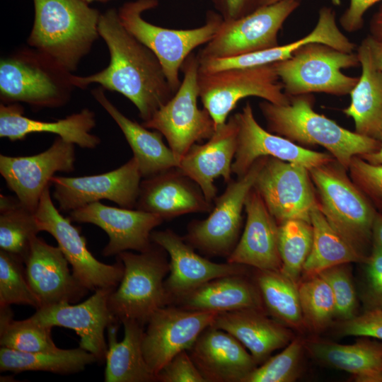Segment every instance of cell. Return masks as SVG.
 Here are the masks:
<instances>
[{"instance_id": "obj_1", "label": "cell", "mask_w": 382, "mask_h": 382, "mask_svg": "<svg viewBox=\"0 0 382 382\" xmlns=\"http://www.w3.org/2000/svg\"><path fill=\"white\" fill-rule=\"evenodd\" d=\"M98 33L107 45L110 62L91 75L72 74L73 85L85 88L98 83L103 89L118 92L136 106L143 122L148 121L175 94L160 62L125 28L118 10L110 8L100 13Z\"/></svg>"}, {"instance_id": "obj_2", "label": "cell", "mask_w": 382, "mask_h": 382, "mask_svg": "<svg viewBox=\"0 0 382 382\" xmlns=\"http://www.w3.org/2000/svg\"><path fill=\"white\" fill-rule=\"evenodd\" d=\"M314 103L313 94H302L289 97V103L285 105L264 100L259 108L269 132L306 148L323 146L347 170L354 156L380 148V140L352 132L318 113Z\"/></svg>"}, {"instance_id": "obj_3", "label": "cell", "mask_w": 382, "mask_h": 382, "mask_svg": "<svg viewBox=\"0 0 382 382\" xmlns=\"http://www.w3.org/2000/svg\"><path fill=\"white\" fill-rule=\"evenodd\" d=\"M33 1L28 45L72 73L100 36V13L83 0Z\"/></svg>"}, {"instance_id": "obj_4", "label": "cell", "mask_w": 382, "mask_h": 382, "mask_svg": "<svg viewBox=\"0 0 382 382\" xmlns=\"http://www.w3.org/2000/svg\"><path fill=\"white\" fill-rule=\"evenodd\" d=\"M72 74L34 48L20 49L1 59V101L25 103L35 109L62 107L75 88Z\"/></svg>"}, {"instance_id": "obj_5", "label": "cell", "mask_w": 382, "mask_h": 382, "mask_svg": "<svg viewBox=\"0 0 382 382\" xmlns=\"http://www.w3.org/2000/svg\"><path fill=\"white\" fill-rule=\"evenodd\" d=\"M335 160L309 170L318 204L332 226L362 256L372 243L373 204Z\"/></svg>"}, {"instance_id": "obj_6", "label": "cell", "mask_w": 382, "mask_h": 382, "mask_svg": "<svg viewBox=\"0 0 382 382\" xmlns=\"http://www.w3.org/2000/svg\"><path fill=\"white\" fill-rule=\"evenodd\" d=\"M158 4V0L127 1L118 9V14L125 28L156 56L175 93L182 81L180 71L183 62L194 49L213 38L223 18L220 13L210 11L202 26L191 29L166 28L149 23L142 17L144 11Z\"/></svg>"}, {"instance_id": "obj_7", "label": "cell", "mask_w": 382, "mask_h": 382, "mask_svg": "<svg viewBox=\"0 0 382 382\" xmlns=\"http://www.w3.org/2000/svg\"><path fill=\"white\" fill-rule=\"evenodd\" d=\"M167 254L153 242L146 251H124L117 255L124 273L110 294L108 306L120 323L134 320L144 326L156 310L170 304L164 286V278L170 271Z\"/></svg>"}, {"instance_id": "obj_8", "label": "cell", "mask_w": 382, "mask_h": 382, "mask_svg": "<svg viewBox=\"0 0 382 382\" xmlns=\"http://www.w3.org/2000/svg\"><path fill=\"white\" fill-rule=\"evenodd\" d=\"M273 65L289 97L314 93L343 96L350 93L359 77L346 75L342 70L357 67L360 63L357 52L309 42Z\"/></svg>"}, {"instance_id": "obj_9", "label": "cell", "mask_w": 382, "mask_h": 382, "mask_svg": "<svg viewBox=\"0 0 382 382\" xmlns=\"http://www.w3.org/2000/svg\"><path fill=\"white\" fill-rule=\"evenodd\" d=\"M199 67L197 55L192 52L181 66L183 79L178 91L150 120L141 123L166 139L179 163L193 144L209 139L216 131L209 112L197 105Z\"/></svg>"}, {"instance_id": "obj_10", "label": "cell", "mask_w": 382, "mask_h": 382, "mask_svg": "<svg viewBox=\"0 0 382 382\" xmlns=\"http://www.w3.org/2000/svg\"><path fill=\"white\" fill-rule=\"evenodd\" d=\"M199 98L216 129L224 125L238 102L255 96L278 105L289 103L273 64L215 72L199 70Z\"/></svg>"}, {"instance_id": "obj_11", "label": "cell", "mask_w": 382, "mask_h": 382, "mask_svg": "<svg viewBox=\"0 0 382 382\" xmlns=\"http://www.w3.org/2000/svg\"><path fill=\"white\" fill-rule=\"evenodd\" d=\"M267 158H259L244 175L228 183L223 194L215 199L207 219L188 225L183 238L188 244L210 256L227 258L230 255L239 241L247 195Z\"/></svg>"}, {"instance_id": "obj_12", "label": "cell", "mask_w": 382, "mask_h": 382, "mask_svg": "<svg viewBox=\"0 0 382 382\" xmlns=\"http://www.w3.org/2000/svg\"><path fill=\"white\" fill-rule=\"evenodd\" d=\"M300 5V0H282L237 19H223L215 35L197 53L199 61L235 57L279 45V30Z\"/></svg>"}, {"instance_id": "obj_13", "label": "cell", "mask_w": 382, "mask_h": 382, "mask_svg": "<svg viewBox=\"0 0 382 382\" xmlns=\"http://www.w3.org/2000/svg\"><path fill=\"white\" fill-rule=\"evenodd\" d=\"M48 185L44 190L35 217L40 231H46L57 241L66 259L72 267V274L86 289H115L120 283L124 265L121 260L113 265L97 260L89 251L86 240L80 231L64 217L54 206Z\"/></svg>"}, {"instance_id": "obj_14", "label": "cell", "mask_w": 382, "mask_h": 382, "mask_svg": "<svg viewBox=\"0 0 382 382\" xmlns=\"http://www.w3.org/2000/svg\"><path fill=\"white\" fill-rule=\"evenodd\" d=\"M253 188L278 225L291 219L311 222L310 214L317 197L309 170L305 166L267 156Z\"/></svg>"}, {"instance_id": "obj_15", "label": "cell", "mask_w": 382, "mask_h": 382, "mask_svg": "<svg viewBox=\"0 0 382 382\" xmlns=\"http://www.w3.org/2000/svg\"><path fill=\"white\" fill-rule=\"evenodd\" d=\"M216 315L173 304L156 310L142 338L143 355L152 374L156 376L176 354L189 351L202 331L212 325Z\"/></svg>"}, {"instance_id": "obj_16", "label": "cell", "mask_w": 382, "mask_h": 382, "mask_svg": "<svg viewBox=\"0 0 382 382\" xmlns=\"http://www.w3.org/2000/svg\"><path fill=\"white\" fill-rule=\"evenodd\" d=\"M141 173L132 157L119 168L106 173L81 177L54 175L51 179L53 197L63 212L101 199L112 201L120 207L135 209L139 193Z\"/></svg>"}, {"instance_id": "obj_17", "label": "cell", "mask_w": 382, "mask_h": 382, "mask_svg": "<svg viewBox=\"0 0 382 382\" xmlns=\"http://www.w3.org/2000/svg\"><path fill=\"white\" fill-rule=\"evenodd\" d=\"M75 160V145L57 137L48 149L35 155L1 154L0 173L21 204L35 213L54 174L72 172Z\"/></svg>"}, {"instance_id": "obj_18", "label": "cell", "mask_w": 382, "mask_h": 382, "mask_svg": "<svg viewBox=\"0 0 382 382\" xmlns=\"http://www.w3.org/2000/svg\"><path fill=\"white\" fill-rule=\"evenodd\" d=\"M234 115L238 132L231 169L237 177L244 175L254 162L263 156L297 163L308 170L335 161L329 153L311 150L265 129L257 122L250 102Z\"/></svg>"}, {"instance_id": "obj_19", "label": "cell", "mask_w": 382, "mask_h": 382, "mask_svg": "<svg viewBox=\"0 0 382 382\" xmlns=\"http://www.w3.org/2000/svg\"><path fill=\"white\" fill-rule=\"evenodd\" d=\"M71 221L88 223L102 228L109 241L102 251L105 257L133 250H148L153 245L151 235L164 220L139 210L108 206L96 202L69 212Z\"/></svg>"}, {"instance_id": "obj_20", "label": "cell", "mask_w": 382, "mask_h": 382, "mask_svg": "<svg viewBox=\"0 0 382 382\" xmlns=\"http://www.w3.org/2000/svg\"><path fill=\"white\" fill-rule=\"evenodd\" d=\"M114 289H98L85 301L75 305L62 302L40 307L29 318L51 328L60 326L74 330L80 337L79 347L101 361L105 359L108 350L105 330L118 321L108 306L110 294Z\"/></svg>"}, {"instance_id": "obj_21", "label": "cell", "mask_w": 382, "mask_h": 382, "mask_svg": "<svg viewBox=\"0 0 382 382\" xmlns=\"http://www.w3.org/2000/svg\"><path fill=\"white\" fill-rule=\"evenodd\" d=\"M152 242L162 247L170 257V271L164 286L170 304L176 299L214 279L245 274L246 265L216 263L196 253L194 248L173 231H153Z\"/></svg>"}, {"instance_id": "obj_22", "label": "cell", "mask_w": 382, "mask_h": 382, "mask_svg": "<svg viewBox=\"0 0 382 382\" xmlns=\"http://www.w3.org/2000/svg\"><path fill=\"white\" fill-rule=\"evenodd\" d=\"M60 248L35 236L25 262L28 284L40 307L75 303L88 292L74 277Z\"/></svg>"}, {"instance_id": "obj_23", "label": "cell", "mask_w": 382, "mask_h": 382, "mask_svg": "<svg viewBox=\"0 0 382 382\" xmlns=\"http://www.w3.org/2000/svg\"><path fill=\"white\" fill-rule=\"evenodd\" d=\"M213 207L195 182L173 168L141 180L135 209L168 220L190 213L209 212Z\"/></svg>"}, {"instance_id": "obj_24", "label": "cell", "mask_w": 382, "mask_h": 382, "mask_svg": "<svg viewBox=\"0 0 382 382\" xmlns=\"http://www.w3.org/2000/svg\"><path fill=\"white\" fill-rule=\"evenodd\" d=\"M237 132V121L233 115L207 142L193 144L180 161L178 168L198 185L210 203L216 198L214 180L222 177L227 183L232 180Z\"/></svg>"}, {"instance_id": "obj_25", "label": "cell", "mask_w": 382, "mask_h": 382, "mask_svg": "<svg viewBox=\"0 0 382 382\" xmlns=\"http://www.w3.org/2000/svg\"><path fill=\"white\" fill-rule=\"evenodd\" d=\"M244 209L245 228L227 262L258 270H281L279 225L253 187L247 195Z\"/></svg>"}, {"instance_id": "obj_26", "label": "cell", "mask_w": 382, "mask_h": 382, "mask_svg": "<svg viewBox=\"0 0 382 382\" xmlns=\"http://www.w3.org/2000/svg\"><path fill=\"white\" fill-rule=\"evenodd\" d=\"M188 352L206 382H243L257 367L236 337L212 325L202 331Z\"/></svg>"}, {"instance_id": "obj_27", "label": "cell", "mask_w": 382, "mask_h": 382, "mask_svg": "<svg viewBox=\"0 0 382 382\" xmlns=\"http://www.w3.org/2000/svg\"><path fill=\"white\" fill-rule=\"evenodd\" d=\"M320 42L346 52L356 51L357 45L339 28L336 12L330 7L323 6L318 11L317 23L305 36L291 42L245 54L199 61V70L215 72L236 68H250L274 64L290 57L303 45Z\"/></svg>"}, {"instance_id": "obj_28", "label": "cell", "mask_w": 382, "mask_h": 382, "mask_svg": "<svg viewBox=\"0 0 382 382\" xmlns=\"http://www.w3.org/2000/svg\"><path fill=\"white\" fill-rule=\"evenodd\" d=\"M18 103L0 105V137L11 141L24 139L28 134L48 132L84 149H95L100 139L91 133L96 120L93 111L83 108L64 118L53 122L36 120L23 115Z\"/></svg>"}, {"instance_id": "obj_29", "label": "cell", "mask_w": 382, "mask_h": 382, "mask_svg": "<svg viewBox=\"0 0 382 382\" xmlns=\"http://www.w3.org/2000/svg\"><path fill=\"white\" fill-rule=\"evenodd\" d=\"M212 326L236 337L256 364L265 362L275 350L284 348L293 339L287 326L268 318L264 308H244L217 313Z\"/></svg>"}, {"instance_id": "obj_30", "label": "cell", "mask_w": 382, "mask_h": 382, "mask_svg": "<svg viewBox=\"0 0 382 382\" xmlns=\"http://www.w3.org/2000/svg\"><path fill=\"white\" fill-rule=\"evenodd\" d=\"M91 94L123 133L142 178L152 177L178 167L179 161L172 149L165 144L159 132L150 131L142 124L125 116L109 100L102 87L93 89Z\"/></svg>"}, {"instance_id": "obj_31", "label": "cell", "mask_w": 382, "mask_h": 382, "mask_svg": "<svg viewBox=\"0 0 382 382\" xmlns=\"http://www.w3.org/2000/svg\"><path fill=\"white\" fill-rule=\"evenodd\" d=\"M361 73L351 91L350 103L342 110L352 118L354 132L380 140L382 136V71L374 64L365 38L357 46Z\"/></svg>"}, {"instance_id": "obj_32", "label": "cell", "mask_w": 382, "mask_h": 382, "mask_svg": "<svg viewBox=\"0 0 382 382\" xmlns=\"http://www.w3.org/2000/svg\"><path fill=\"white\" fill-rule=\"evenodd\" d=\"M233 274L210 280L174 300L187 310L222 313L244 308H264L259 289L245 278Z\"/></svg>"}, {"instance_id": "obj_33", "label": "cell", "mask_w": 382, "mask_h": 382, "mask_svg": "<svg viewBox=\"0 0 382 382\" xmlns=\"http://www.w3.org/2000/svg\"><path fill=\"white\" fill-rule=\"evenodd\" d=\"M361 339L350 345L314 340L305 345L317 360L346 371L357 382H382V344Z\"/></svg>"}, {"instance_id": "obj_34", "label": "cell", "mask_w": 382, "mask_h": 382, "mask_svg": "<svg viewBox=\"0 0 382 382\" xmlns=\"http://www.w3.org/2000/svg\"><path fill=\"white\" fill-rule=\"evenodd\" d=\"M110 324L108 329V350L105 355V382H151L156 376L150 371L143 355L144 325L125 320V335L121 342L117 340L118 324Z\"/></svg>"}, {"instance_id": "obj_35", "label": "cell", "mask_w": 382, "mask_h": 382, "mask_svg": "<svg viewBox=\"0 0 382 382\" xmlns=\"http://www.w3.org/2000/svg\"><path fill=\"white\" fill-rule=\"evenodd\" d=\"M313 228L311 253L305 262L306 277L318 274L331 267L352 262H366L360 255L332 226L320 209L318 201L310 214Z\"/></svg>"}, {"instance_id": "obj_36", "label": "cell", "mask_w": 382, "mask_h": 382, "mask_svg": "<svg viewBox=\"0 0 382 382\" xmlns=\"http://www.w3.org/2000/svg\"><path fill=\"white\" fill-rule=\"evenodd\" d=\"M98 361L93 354L81 347L40 352H23L4 347L0 349L1 371H42L69 374L80 372Z\"/></svg>"}, {"instance_id": "obj_37", "label": "cell", "mask_w": 382, "mask_h": 382, "mask_svg": "<svg viewBox=\"0 0 382 382\" xmlns=\"http://www.w3.org/2000/svg\"><path fill=\"white\" fill-rule=\"evenodd\" d=\"M257 270L255 284L269 313L287 327H305L298 284L281 270Z\"/></svg>"}, {"instance_id": "obj_38", "label": "cell", "mask_w": 382, "mask_h": 382, "mask_svg": "<svg viewBox=\"0 0 382 382\" xmlns=\"http://www.w3.org/2000/svg\"><path fill=\"white\" fill-rule=\"evenodd\" d=\"M40 232L35 213L16 196L0 195V248L25 262L33 239Z\"/></svg>"}, {"instance_id": "obj_39", "label": "cell", "mask_w": 382, "mask_h": 382, "mask_svg": "<svg viewBox=\"0 0 382 382\" xmlns=\"http://www.w3.org/2000/svg\"><path fill=\"white\" fill-rule=\"evenodd\" d=\"M52 328L29 318L15 320L10 306L0 308V345L23 352H52L59 349L51 337Z\"/></svg>"}, {"instance_id": "obj_40", "label": "cell", "mask_w": 382, "mask_h": 382, "mask_svg": "<svg viewBox=\"0 0 382 382\" xmlns=\"http://www.w3.org/2000/svg\"><path fill=\"white\" fill-rule=\"evenodd\" d=\"M313 228L311 222L291 219L279 224L278 245L281 272L299 284L305 262L311 253Z\"/></svg>"}, {"instance_id": "obj_41", "label": "cell", "mask_w": 382, "mask_h": 382, "mask_svg": "<svg viewBox=\"0 0 382 382\" xmlns=\"http://www.w3.org/2000/svg\"><path fill=\"white\" fill-rule=\"evenodd\" d=\"M304 325L315 332L327 328L336 317L332 291L320 274L306 277L298 284Z\"/></svg>"}, {"instance_id": "obj_42", "label": "cell", "mask_w": 382, "mask_h": 382, "mask_svg": "<svg viewBox=\"0 0 382 382\" xmlns=\"http://www.w3.org/2000/svg\"><path fill=\"white\" fill-rule=\"evenodd\" d=\"M24 261L18 256L0 250V308L12 304L40 307L25 274Z\"/></svg>"}, {"instance_id": "obj_43", "label": "cell", "mask_w": 382, "mask_h": 382, "mask_svg": "<svg viewBox=\"0 0 382 382\" xmlns=\"http://www.w3.org/2000/svg\"><path fill=\"white\" fill-rule=\"evenodd\" d=\"M305 347L300 338L293 339L277 355L256 367L243 382H291L299 374V364Z\"/></svg>"}, {"instance_id": "obj_44", "label": "cell", "mask_w": 382, "mask_h": 382, "mask_svg": "<svg viewBox=\"0 0 382 382\" xmlns=\"http://www.w3.org/2000/svg\"><path fill=\"white\" fill-rule=\"evenodd\" d=\"M349 264L335 265L318 274L330 286L336 305V317L342 321L356 316L357 307V296L351 277Z\"/></svg>"}, {"instance_id": "obj_45", "label": "cell", "mask_w": 382, "mask_h": 382, "mask_svg": "<svg viewBox=\"0 0 382 382\" xmlns=\"http://www.w3.org/2000/svg\"><path fill=\"white\" fill-rule=\"evenodd\" d=\"M347 171L354 184L382 211V165L372 164L356 156Z\"/></svg>"}, {"instance_id": "obj_46", "label": "cell", "mask_w": 382, "mask_h": 382, "mask_svg": "<svg viewBox=\"0 0 382 382\" xmlns=\"http://www.w3.org/2000/svg\"><path fill=\"white\" fill-rule=\"evenodd\" d=\"M161 382H206L192 361L188 351H183L171 359L156 375Z\"/></svg>"}, {"instance_id": "obj_47", "label": "cell", "mask_w": 382, "mask_h": 382, "mask_svg": "<svg viewBox=\"0 0 382 382\" xmlns=\"http://www.w3.org/2000/svg\"><path fill=\"white\" fill-rule=\"evenodd\" d=\"M340 333L382 340V308H371L364 313L342 321Z\"/></svg>"}, {"instance_id": "obj_48", "label": "cell", "mask_w": 382, "mask_h": 382, "mask_svg": "<svg viewBox=\"0 0 382 382\" xmlns=\"http://www.w3.org/2000/svg\"><path fill=\"white\" fill-rule=\"evenodd\" d=\"M365 263L369 301L371 308H382V250L372 244Z\"/></svg>"}, {"instance_id": "obj_49", "label": "cell", "mask_w": 382, "mask_h": 382, "mask_svg": "<svg viewBox=\"0 0 382 382\" xmlns=\"http://www.w3.org/2000/svg\"><path fill=\"white\" fill-rule=\"evenodd\" d=\"M382 0H349V6L340 17L341 28L347 33L360 30L364 25V15L374 4Z\"/></svg>"}, {"instance_id": "obj_50", "label": "cell", "mask_w": 382, "mask_h": 382, "mask_svg": "<svg viewBox=\"0 0 382 382\" xmlns=\"http://www.w3.org/2000/svg\"><path fill=\"white\" fill-rule=\"evenodd\" d=\"M262 0H213L224 20L246 16L259 7Z\"/></svg>"}, {"instance_id": "obj_51", "label": "cell", "mask_w": 382, "mask_h": 382, "mask_svg": "<svg viewBox=\"0 0 382 382\" xmlns=\"http://www.w3.org/2000/svg\"><path fill=\"white\" fill-rule=\"evenodd\" d=\"M365 40L369 45L374 66L382 71V38H376L369 35Z\"/></svg>"}, {"instance_id": "obj_52", "label": "cell", "mask_w": 382, "mask_h": 382, "mask_svg": "<svg viewBox=\"0 0 382 382\" xmlns=\"http://www.w3.org/2000/svg\"><path fill=\"white\" fill-rule=\"evenodd\" d=\"M369 33L374 37L382 38V3L371 18Z\"/></svg>"}, {"instance_id": "obj_53", "label": "cell", "mask_w": 382, "mask_h": 382, "mask_svg": "<svg viewBox=\"0 0 382 382\" xmlns=\"http://www.w3.org/2000/svg\"><path fill=\"white\" fill-rule=\"evenodd\" d=\"M372 244L382 250V213L376 212L372 228Z\"/></svg>"}, {"instance_id": "obj_54", "label": "cell", "mask_w": 382, "mask_h": 382, "mask_svg": "<svg viewBox=\"0 0 382 382\" xmlns=\"http://www.w3.org/2000/svg\"><path fill=\"white\" fill-rule=\"evenodd\" d=\"M380 141L381 146L377 151L359 156L372 164L382 165V136Z\"/></svg>"}, {"instance_id": "obj_55", "label": "cell", "mask_w": 382, "mask_h": 382, "mask_svg": "<svg viewBox=\"0 0 382 382\" xmlns=\"http://www.w3.org/2000/svg\"><path fill=\"white\" fill-rule=\"evenodd\" d=\"M279 1H282V0H262L260 6L272 4ZM330 1L334 6H339L342 4V0H330Z\"/></svg>"}, {"instance_id": "obj_56", "label": "cell", "mask_w": 382, "mask_h": 382, "mask_svg": "<svg viewBox=\"0 0 382 382\" xmlns=\"http://www.w3.org/2000/svg\"><path fill=\"white\" fill-rule=\"evenodd\" d=\"M83 1L87 2L88 4H90V3L93 2V1L106 2V1H108L110 0H83Z\"/></svg>"}]
</instances>
